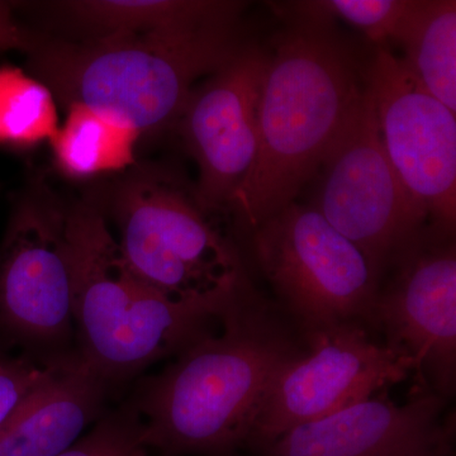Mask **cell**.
<instances>
[{
	"instance_id": "obj_2",
	"label": "cell",
	"mask_w": 456,
	"mask_h": 456,
	"mask_svg": "<svg viewBox=\"0 0 456 456\" xmlns=\"http://www.w3.org/2000/svg\"><path fill=\"white\" fill-rule=\"evenodd\" d=\"M296 16L268 53L256 159L228 208L248 233L296 202L364 94V77L329 20Z\"/></svg>"
},
{
	"instance_id": "obj_18",
	"label": "cell",
	"mask_w": 456,
	"mask_h": 456,
	"mask_svg": "<svg viewBox=\"0 0 456 456\" xmlns=\"http://www.w3.org/2000/svg\"><path fill=\"white\" fill-rule=\"evenodd\" d=\"M59 128L56 99L23 69L0 66V146L31 149Z\"/></svg>"
},
{
	"instance_id": "obj_14",
	"label": "cell",
	"mask_w": 456,
	"mask_h": 456,
	"mask_svg": "<svg viewBox=\"0 0 456 456\" xmlns=\"http://www.w3.org/2000/svg\"><path fill=\"white\" fill-rule=\"evenodd\" d=\"M110 386L82 356L60 354L49 377L0 428V456H57L103 416Z\"/></svg>"
},
{
	"instance_id": "obj_4",
	"label": "cell",
	"mask_w": 456,
	"mask_h": 456,
	"mask_svg": "<svg viewBox=\"0 0 456 456\" xmlns=\"http://www.w3.org/2000/svg\"><path fill=\"white\" fill-rule=\"evenodd\" d=\"M77 354L110 387L212 331L233 301L173 302L126 265L97 200L68 207Z\"/></svg>"
},
{
	"instance_id": "obj_20",
	"label": "cell",
	"mask_w": 456,
	"mask_h": 456,
	"mask_svg": "<svg viewBox=\"0 0 456 456\" xmlns=\"http://www.w3.org/2000/svg\"><path fill=\"white\" fill-rule=\"evenodd\" d=\"M57 456H151L145 428L131 402L106 413L73 446Z\"/></svg>"
},
{
	"instance_id": "obj_17",
	"label": "cell",
	"mask_w": 456,
	"mask_h": 456,
	"mask_svg": "<svg viewBox=\"0 0 456 456\" xmlns=\"http://www.w3.org/2000/svg\"><path fill=\"white\" fill-rule=\"evenodd\" d=\"M140 136L88 108L73 106L50 143L56 167L64 175L90 179L134 167Z\"/></svg>"
},
{
	"instance_id": "obj_23",
	"label": "cell",
	"mask_w": 456,
	"mask_h": 456,
	"mask_svg": "<svg viewBox=\"0 0 456 456\" xmlns=\"http://www.w3.org/2000/svg\"><path fill=\"white\" fill-rule=\"evenodd\" d=\"M428 456H452V448L441 450L439 452H435V454Z\"/></svg>"
},
{
	"instance_id": "obj_12",
	"label": "cell",
	"mask_w": 456,
	"mask_h": 456,
	"mask_svg": "<svg viewBox=\"0 0 456 456\" xmlns=\"http://www.w3.org/2000/svg\"><path fill=\"white\" fill-rule=\"evenodd\" d=\"M393 261L397 272L379 284L370 325L412 364L424 388L448 401L456 384L454 241L424 245L419 236Z\"/></svg>"
},
{
	"instance_id": "obj_9",
	"label": "cell",
	"mask_w": 456,
	"mask_h": 456,
	"mask_svg": "<svg viewBox=\"0 0 456 456\" xmlns=\"http://www.w3.org/2000/svg\"><path fill=\"white\" fill-rule=\"evenodd\" d=\"M308 351L288 362L264 399L248 452L403 382L413 367L358 323L308 335Z\"/></svg>"
},
{
	"instance_id": "obj_11",
	"label": "cell",
	"mask_w": 456,
	"mask_h": 456,
	"mask_svg": "<svg viewBox=\"0 0 456 456\" xmlns=\"http://www.w3.org/2000/svg\"><path fill=\"white\" fill-rule=\"evenodd\" d=\"M266 65L268 53L241 45L196 86L176 123L200 170L197 202L208 216L228 212L253 169Z\"/></svg>"
},
{
	"instance_id": "obj_1",
	"label": "cell",
	"mask_w": 456,
	"mask_h": 456,
	"mask_svg": "<svg viewBox=\"0 0 456 456\" xmlns=\"http://www.w3.org/2000/svg\"><path fill=\"white\" fill-rule=\"evenodd\" d=\"M253 292L141 383L132 399L146 445L160 456H240L281 369L305 354Z\"/></svg>"
},
{
	"instance_id": "obj_3",
	"label": "cell",
	"mask_w": 456,
	"mask_h": 456,
	"mask_svg": "<svg viewBox=\"0 0 456 456\" xmlns=\"http://www.w3.org/2000/svg\"><path fill=\"white\" fill-rule=\"evenodd\" d=\"M241 45L236 22L178 33H110L79 40L41 38L27 73L66 108L82 106L140 134L178 123L198 80Z\"/></svg>"
},
{
	"instance_id": "obj_21",
	"label": "cell",
	"mask_w": 456,
	"mask_h": 456,
	"mask_svg": "<svg viewBox=\"0 0 456 456\" xmlns=\"http://www.w3.org/2000/svg\"><path fill=\"white\" fill-rule=\"evenodd\" d=\"M56 356L37 358L29 353L13 354L0 344V428L49 377Z\"/></svg>"
},
{
	"instance_id": "obj_15",
	"label": "cell",
	"mask_w": 456,
	"mask_h": 456,
	"mask_svg": "<svg viewBox=\"0 0 456 456\" xmlns=\"http://www.w3.org/2000/svg\"><path fill=\"white\" fill-rule=\"evenodd\" d=\"M245 3L217 0H77L61 5L88 36L178 33L237 22Z\"/></svg>"
},
{
	"instance_id": "obj_13",
	"label": "cell",
	"mask_w": 456,
	"mask_h": 456,
	"mask_svg": "<svg viewBox=\"0 0 456 456\" xmlns=\"http://www.w3.org/2000/svg\"><path fill=\"white\" fill-rule=\"evenodd\" d=\"M428 389L404 403L370 397L307 422L255 450L256 456H428L452 448L454 419Z\"/></svg>"
},
{
	"instance_id": "obj_6",
	"label": "cell",
	"mask_w": 456,
	"mask_h": 456,
	"mask_svg": "<svg viewBox=\"0 0 456 456\" xmlns=\"http://www.w3.org/2000/svg\"><path fill=\"white\" fill-rule=\"evenodd\" d=\"M250 235L261 273L305 335L370 325L382 274L314 207L290 203Z\"/></svg>"
},
{
	"instance_id": "obj_7",
	"label": "cell",
	"mask_w": 456,
	"mask_h": 456,
	"mask_svg": "<svg viewBox=\"0 0 456 456\" xmlns=\"http://www.w3.org/2000/svg\"><path fill=\"white\" fill-rule=\"evenodd\" d=\"M74 336L68 207L33 183L14 198L0 244V344L60 355Z\"/></svg>"
},
{
	"instance_id": "obj_10",
	"label": "cell",
	"mask_w": 456,
	"mask_h": 456,
	"mask_svg": "<svg viewBox=\"0 0 456 456\" xmlns=\"http://www.w3.org/2000/svg\"><path fill=\"white\" fill-rule=\"evenodd\" d=\"M389 161L408 194L452 237L456 222V113L421 88L403 61L378 49L364 75Z\"/></svg>"
},
{
	"instance_id": "obj_5",
	"label": "cell",
	"mask_w": 456,
	"mask_h": 456,
	"mask_svg": "<svg viewBox=\"0 0 456 456\" xmlns=\"http://www.w3.org/2000/svg\"><path fill=\"white\" fill-rule=\"evenodd\" d=\"M101 206L126 265L165 298L228 302L250 288L236 248L173 174L131 167Z\"/></svg>"
},
{
	"instance_id": "obj_8",
	"label": "cell",
	"mask_w": 456,
	"mask_h": 456,
	"mask_svg": "<svg viewBox=\"0 0 456 456\" xmlns=\"http://www.w3.org/2000/svg\"><path fill=\"white\" fill-rule=\"evenodd\" d=\"M321 169L323 180L314 208L382 274L387 264L421 236L428 217L389 161L365 86Z\"/></svg>"
},
{
	"instance_id": "obj_22",
	"label": "cell",
	"mask_w": 456,
	"mask_h": 456,
	"mask_svg": "<svg viewBox=\"0 0 456 456\" xmlns=\"http://www.w3.org/2000/svg\"><path fill=\"white\" fill-rule=\"evenodd\" d=\"M35 38L36 33L18 20L14 5L0 0V53L12 50L26 53Z\"/></svg>"
},
{
	"instance_id": "obj_19",
	"label": "cell",
	"mask_w": 456,
	"mask_h": 456,
	"mask_svg": "<svg viewBox=\"0 0 456 456\" xmlns=\"http://www.w3.org/2000/svg\"><path fill=\"white\" fill-rule=\"evenodd\" d=\"M416 0H325L301 2L297 12L323 20L341 18L358 27L369 40L382 44L395 40Z\"/></svg>"
},
{
	"instance_id": "obj_16",
	"label": "cell",
	"mask_w": 456,
	"mask_h": 456,
	"mask_svg": "<svg viewBox=\"0 0 456 456\" xmlns=\"http://www.w3.org/2000/svg\"><path fill=\"white\" fill-rule=\"evenodd\" d=\"M395 42L401 59L428 94L456 113V3L416 0Z\"/></svg>"
}]
</instances>
